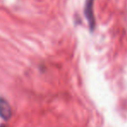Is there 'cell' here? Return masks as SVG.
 <instances>
[{
  "label": "cell",
  "instance_id": "obj_1",
  "mask_svg": "<svg viewBox=\"0 0 127 127\" xmlns=\"http://www.w3.org/2000/svg\"><path fill=\"white\" fill-rule=\"evenodd\" d=\"M11 116V109L8 102L0 99V117L4 119H9Z\"/></svg>",
  "mask_w": 127,
  "mask_h": 127
},
{
  "label": "cell",
  "instance_id": "obj_2",
  "mask_svg": "<svg viewBox=\"0 0 127 127\" xmlns=\"http://www.w3.org/2000/svg\"><path fill=\"white\" fill-rule=\"evenodd\" d=\"M93 2L94 0H87V7H86V15L88 19L90 25L94 26V17H93Z\"/></svg>",
  "mask_w": 127,
  "mask_h": 127
}]
</instances>
